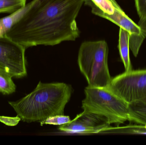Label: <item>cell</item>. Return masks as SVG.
Returning a JSON list of instances; mask_svg holds the SVG:
<instances>
[{"label":"cell","instance_id":"1","mask_svg":"<svg viewBox=\"0 0 146 145\" xmlns=\"http://www.w3.org/2000/svg\"><path fill=\"white\" fill-rule=\"evenodd\" d=\"M85 0H33L5 36L26 49L54 46L80 36L76 19Z\"/></svg>","mask_w":146,"mask_h":145},{"label":"cell","instance_id":"2","mask_svg":"<svg viewBox=\"0 0 146 145\" xmlns=\"http://www.w3.org/2000/svg\"><path fill=\"white\" fill-rule=\"evenodd\" d=\"M72 94V87L64 83L40 81L31 93L9 104L23 122L41 123L50 116L64 115Z\"/></svg>","mask_w":146,"mask_h":145},{"label":"cell","instance_id":"3","mask_svg":"<svg viewBox=\"0 0 146 145\" xmlns=\"http://www.w3.org/2000/svg\"><path fill=\"white\" fill-rule=\"evenodd\" d=\"M109 48L105 41H86L79 49V69L88 83L96 87H110L111 78L108 66Z\"/></svg>","mask_w":146,"mask_h":145},{"label":"cell","instance_id":"4","mask_svg":"<svg viewBox=\"0 0 146 145\" xmlns=\"http://www.w3.org/2000/svg\"><path fill=\"white\" fill-rule=\"evenodd\" d=\"M82 108L84 113L105 117L110 124L119 125L130 120L129 104L114 93L110 88L88 86Z\"/></svg>","mask_w":146,"mask_h":145},{"label":"cell","instance_id":"5","mask_svg":"<svg viewBox=\"0 0 146 145\" xmlns=\"http://www.w3.org/2000/svg\"><path fill=\"white\" fill-rule=\"evenodd\" d=\"M110 89L128 104L146 98V70L125 72L112 78Z\"/></svg>","mask_w":146,"mask_h":145},{"label":"cell","instance_id":"6","mask_svg":"<svg viewBox=\"0 0 146 145\" xmlns=\"http://www.w3.org/2000/svg\"><path fill=\"white\" fill-rule=\"evenodd\" d=\"M26 49L6 36L0 37V71L13 77L27 75Z\"/></svg>","mask_w":146,"mask_h":145},{"label":"cell","instance_id":"7","mask_svg":"<svg viewBox=\"0 0 146 145\" xmlns=\"http://www.w3.org/2000/svg\"><path fill=\"white\" fill-rule=\"evenodd\" d=\"M105 117L82 112L58 129L67 133L94 134L109 131L112 127Z\"/></svg>","mask_w":146,"mask_h":145},{"label":"cell","instance_id":"8","mask_svg":"<svg viewBox=\"0 0 146 145\" xmlns=\"http://www.w3.org/2000/svg\"><path fill=\"white\" fill-rule=\"evenodd\" d=\"M112 22L128 32L129 48L135 57H137L146 37V20H140L138 25L136 24L122 10L116 16Z\"/></svg>","mask_w":146,"mask_h":145},{"label":"cell","instance_id":"9","mask_svg":"<svg viewBox=\"0 0 146 145\" xmlns=\"http://www.w3.org/2000/svg\"><path fill=\"white\" fill-rule=\"evenodd\" d=\"M84 3L91 8L93 14L110 21L122 10L115 0H85Z\"/></svg>","mask_w":146,"mask_h":145},{"label":"cell","instance_id":"10","mask_svg":"<svg viewBox=\"0 0 146 145\" xmlns=\"http://www.w3.org/2000/svg\"><path fill=\"white\" fill-rule=\"evenodd\" d=\"M129 35L123 28H120L118 47L122 61L124 65L125 72L133 70L129 56Z\"/></svg>","mask_w":146,"mask_h":145},{"label":"cell","instance_id":"11","mask_svg":"<svg viewBox=\"0 0 146 145\" xmlns=\"http://www.w3.org/2000/svg\"><path fill=\"white\" fill-rule=\"evenodd\" d=\"M129 121L138 124H146V98L129 104Z\"/></svg>","mask_w":146,"mask_h":145},{"label":"cell","instance_id":"12","mask_svg":"<svg viewBox=\"0 0 146 145\" xmlns=\"http://www.w3.org/2000/svg\"><path fill=\"white\" fill-rule=\"evenodd\" d=\"M30 4L18 9L9 15L0 18V37L4 36L11 27L19 21L29 8Z\"/></svg>","mask_w":146,"mask_h":145},{"label":"cell","instance_id":"13","mask_svg":"<svg viewBox=\"0 0 146 145\" xmlns=\"http://www.w3.org/2000/svg\"><path fill=\"white\" fill-rule=\"evenodd\" d=\"M12 77L0 71V93L3 94H11L16 91V86Z\"/></svg>","mask_w":146,"mask_h":145},{"label":"cell","instance_id":"14","mask_svg":"<svg viewBox=\"0 0 146 145\" xmlns=\"http://www.w3.org/2000/svg\"><path fill=\"white\" fill-rule=\"evenodd\" d=\"M26 4V0H0V13H12Z\"/></svg>","mask_w":146,"mask_h":145},{"label":"cell","instance_id":"15","mask_svg":"<svg viewBox=\"0 0 146 145\" xmlns=\"http://www.w3.org/2000/svg\"><path fill=\"white\" fill-rule=\"evenodd\" d=\"M70 117L68 116L64 115H57L48 117L40 123L41 125L44 124L61 126L68 123L71 121Z\"/></svg>","mask_w":146,"mask_h":145},{"label":"cell","instance_id":"16","mask_svg":"<svg viewBox=\"0 0 146 145\" xmlns=\"http://www.w3.org/2000/svg\"><path fill=\"white\" fill-rule=\"evenodd\" d=\"M140 20H146V0H135Z\"/></svg>","mask_w":146,"mask_h":145},{"label":"cell","instance_id":"17","mask_svg":"<svg viewBox=\"0 0 146 145\" xmlns=\"http://www.w3.org/2000/svg\"><path fill=\"white\" fill-rule=\"evenodd\" d=\"M21 120V118L18 116L15 117L0 116V121L7 126H16Z\"/></svg>","mask_w":146,"mask_h":145}]
</instances>
